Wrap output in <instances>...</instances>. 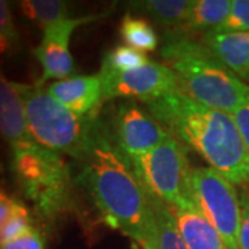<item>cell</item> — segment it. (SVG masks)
Returning a JSON list of instances; mask_svg holds the SVG:
<instances>
[{"label": "cell", "mask_w": 249, "mask_h": 249, "mask_svg": "<svg viewBox=\"0 0 249 249\" xmlns=\"http://www.w3.org/2000/svg\"><path fill=\"white\" fill-rule=\"evenodd\" d=\"M241 222L238 232V249H249V188L240 193Z\"/></svg>", "instance_id": "obj_24"}, {"label": "cell", "mask_w": 249, "mask_h": 249, "mask_svg": "<svg viewBox=\"0 0 249 249\" xmlns=\"http://www.w3.org/2000/svg\"><path fill=\"white\" fill-rule=\"evenodd\" d=\"M145 107L172 137L198 152L232 184H249V151L231 114L201 106L180 91Z\"/></svg>", "instance_id": "obj_1"}, {"label": "cell", "mask_w": 249, "mask_h": 249, "mask_svg": "<svg viewBox=\"0 0 249 249\" xmlns=\"http://www.w3.org/2000/svg\"><path fill=\"white\" fill-rule=\"evenodd\" d=\"M234 122L240 130L241 137L249 151V101L244 103L231 114Z\"/></svg>", "instance_id": "obj_26"}, {"label": "cell", "mask_w": 249, "mask_h": 249, "mask_svg": "<svg viewBox=\"0 0 249 249\" xmlns=\"http://www.w3.org/2000/svg\"><path fill=\"white\" fill-rule=\"evenodd\" d=\"M18 47L19 35L14 25L9 3L0 0V57L16 53Z\"/></svg>", "instance_id": "obj_21"}, {"label": "cell", "mask_w": 249, "mask_h": 249, "mask_svg": "<svg viewBox=\"0 0 249 249\" xmlns=\"http://www.w3.org/2000/svg\"><path fill=\"white\" fill-rule=\"evenodd\" d=\"M129 4L130 9L150 18L160 27L173 31L186 22L194 0H142Z\"/></svg>", "instance_id": "obj_17"}, {"label": "cell", "mask_w": 249, "mask_h": 249, "mask_svg": "<svg viewBox=\"0 0 249 249\" xmlns=\"http://www.w3.org/2000/svg\"><path fill=\"white\" fill-rule=\"evenodd\" d=\"M25 104L28 129L37 144L70 155L78 162L88 157L100 124V116H80L54 100L39 80L18 83Z\"/></svg>", "instance_id": "obj_4"}, {"label": "cell", "mask_w": 249, "mask_h": 249, "mask_svg": "<svg viewBox=\"0 0 249 249\" xmlns=\"http://www.w3.org/2000/svg\"><path fill=\"white\" fill-rule=\"evenodd\" d=\"M0 249H45V242L40 232L32 227L29 231L22 234L21 237L4 245H0Z\"/></svg>", "instance_id": "obj_25"}, {"label": "cell", "mask_w": 249, "mask_h": 249, "mask_svg": "<svg viewBox=\"0 0 249 249\" xmlns=\"http://www.w3.org/2000/svg\"><path fill=\"white\" fill-rule=\"evenodd\" d=\"M191 184L196 208L220 234L227 249H238L240 194L230 180L211 166L194 168Z\"/></svg>", "instance_id": "obj_7"}, {"label": "cell", "mask_w": 249, "mask_h": 249, "mask_svg": "<svg viewBox=\"0 0 249 249\" xmlns=\"http://www.w3.org/2000/svg\"><path fill=\"white\" fill-rule=\"evenodd\" d=\"M0 191H1V190H0Z\"/></svg>", "instance_id": "obj_28"}, {"label": "cell", "mask_w": 249, "mask_h": 249, "mask_svg": "<svg viewBox=\"0 0 249 249\" xmlns=\"http://www.w3.org/2000/svg\"><path fill=\"white\" fill-rule=\"evenodd\" d=\"M17 204V199H14L13 196H7L6 193L0 191V229L9 220Z\"/></svg>", "instance_id": "obj_27"}, {"label": "cell", "mask_w": 249, "mask_h": 249, "mask_svg": "<svg viewBox=\"0 0 249 249\" xmlns=\"http://www.w3.org/2000/svg\"><path fill=\"white\" fill-rule=\"evenodd\" d=\"M188 249H227L220 234L198 208H170Z\"/></svg>", "instance_id": "obj_14"}, {"label": "cell", "mask_w": 249, "mask_h": 249, "mask_svg": "<svg viewBox=\"0 0 249 249\" xmlns=\"http://www.w3.org/2000/svg\"><path fill=\"white\" fill-rule=\"evenodd\" d=\"M11 170L18 186L47 219L62 214L71 202V173L61 154L35 140L11 145Z\"/></svg>", "instance_id": "obj_5"}, {"label": "cell", "mask_w": 249, "mask_h": 249, "mask_svg": "<svg viewBox=\"0 0 249 249\" xmlns=\"http://www.w3.org/2000/svg\"><path fill=\"white\" fill-rule=\"evenodd\" d=\"M19 9L25 17L35 21L40 27L55 24L70 17V6L61 0H24L19 1Z\"/></svg>", "instance_id": "obj_19"}, {"label": "cell", "mask_w": 249, "mask_h": 249, "mask_svg": "<svg viewBox=\"0 0 249 249\" xmlns=\"http://www.w3.org/2000/svg\"><path fill=\"white\" fill-rule=\"evenodd\" d=\"M148 196L169 208H196L188 150L175 137H168L150 152L127 160Z\"/></svg>", "instance_id": "obj_6"}, {"label": "cell", "mask_w": 249, "mask_h": 249, "mask_svg": "<svg viewBox=\"0 0 249 249\" xmlns=\"http://www.w3.org/2000/svg\"><path fill=\"white\" fill-rule=\"evenodd\" d=\"M249 32V0H232L231 9L220 27L211 34Z\"/></svg>", "instance_id": "obj_23"}, {"label": "cell", "mask_w": 249, "mask_h": 249, "mask_svg": "<svg viewBox=\"0 0 249 249\" xmlns=\"http://www.w3.org/2000/svg\"><path fill=\"white\" fill-rule=\"evenodd\" d=\"M199 40L242 82H249V32L208 34Z\"/></svg>", "instance_id": "obj_13"}, {"label": "cell", "mask_w": 249, "mask_h": 249, "mask_svg": "<svg viewBox=\"0 0 249 249\" xmlns=\"http://www.w3.org/2000/svg\"><path fill=\"white\" fill-rule=\"evenodd\" d=\"M121 35L124 40L139 52H154L160 45L155 29L144 18L126 14L121 22Z\"/></svg>", "instance_id": "obj_18"}, {"label": "cell", "mask_w": 249, "mask_h": 249, "mask_svg": "<svg viewBox=\"0 0 249 249\" xmlns=\"http://www.w3.org/2000/svg\"><path fill=\"white\" fill-rule=\"evenodd\" d=\"M104 14H93L78 18H65L43 29L42 42L35 49V55L40 62L43 76L40 82L49 79L62 80L70 78L73 72V58L70 52L73 31L80 25L96 21Z\"/></svg>", "instance_id": "obj_10"}, {"label": "cell", "mask_w": 249, "mask_h": 249, "mask_svg": "<svg viewBox=\"0 0 249 249\" xmlns=\"http://www.w3.org/2000/svg\"><path fill=\"white\" fill-rule=\"evenodd\" d=\"M31 216L28 209L18 202L13 214L6 222V224L0 229V245H4L7 242H11L22 234H25L31 230Z\"/></svg>", "instance_id": "obj_22"}, {"label": "cell", "mask_w": 249, "mask_h": 249, "mask_svg": "<svg viewBox=\"0 0 249 249\" xmlns=\"http://www.w3.org/2000/svg\"><path fill=\"white\" fill-rule=\"evenodd\" d=\"M80 163L78 181L88 190L103 220L142 247L152 222L150 198L129 160L111 142L103 119Z\"/></svg>", "instance_id": "obj_2"}, {"label": "cell", "mask_w": 249, "mask_h": 249, "mask_svg": "<svg viewBox=\"0 0 249 249\" xmlns=\"http://www.w3.org/2000/svg\"><path fill=\"white\" fill-rule=\"evenodd\" d=\"M0 136L16 145L34 140L28 129L25 104L19 86L10 82L0 68Z\"/></svg>", "instance_id": "obj_12"}, {"label": "cell", "mask_w": 249, "mask_h": 249, "mask_svg": "<svg viewBox=\"0 0 249 249\" xmlns=\"http://www.w3.org/2000/svg\"><path fill=\"white\" fill-rule=\"evenodd\" d=\"M47 93L76 115H97L103 106V85L98 75H75L55 80Z\"/></svg>", "instance_id": "obj_11"}, {"label": "cell", "mask_w": 249, "mask_h": 249, "mask_svg": "<svg viewBox=\"0 0 249 249\" xmlns=\"http://www.w3.org/2000/svg\"><path fill=\"white\" fill-rule=\"evenodd\" d=\"M160 57L176 73L178 91L201 106L232 114L249 101V86L194 37L168 32Z\"/></svg>", "instance_id": "obj_3"}, {"label": "cell", "mask_w": 249, "mask_h": 249, "mask_svg": "<svg viewBox=\"0 0 249 249\" xmlns=\"http://www.w3.org/2000/svg\"><path fill=\"white\" fill-rule=\"evenodd\" d=\"M230 9L231 0H194L186 22L170 32L201 39L222 25L230 13Z\"/></svg>", "instance_id": "obj_15"}, {"label": "cell", "mask_w": 249, "mask_h": 249, "mask_svg": "<svg viewBox=\"0 0 249 249\" xmlns=\"http://www.w3.org/2000/svg\"><path fill=\"white\" fill-rule=\"evenodd\" d=\"M104 124L112 144L126 160L150 152L170 137L150 111H145L134 100L116 104Z\"/></svg>", "instance_id": "obj_8"}, {"label": "cell", "mask_w": 249, "mask_h": 249, "mask_svg": "<svg viewBox=\"0 0 249 249\" xmlns=\"http://www.w3.org/2000/svg\"><path fill=\"white\" fill-rule=\"evenodd\" d=\"M152 208V222L142 248L144 249H188L170 208L165 202L148 196Z\"/></svg>", "instance_id": "obj_16"}, {"label": "cell", "mask_w": 249, "mask_h": 249, "mask_svg": "<svg viewBox=\"0 0 249 249\" xmlns=\"http://www.w3.org/2000/svg\"><path fill=\"white\" fill-rule=\"evenodd\" d=\"M148 61L150 60L145 53L139 52L129 46H118L104 55L101 61V67H106L118 72H124L139 68Z\"/></svg>", "instance_id": "obj_20"}, {"label": "cell", "mask_w": 249, "mask_h": 249, "mask_svg": "<svg viewBox=\"0 0 249 249\" xmlns=\"http://www.w3.org/2000/svg\"><path fill=\"white\" fill-rule=\"evenodd\" d=\"M98 76L103 85V101L124 97L148 104L178 91V78L173 70L151 60L139 68L124 72L101 67Z\"/></svg>", "instance_id": "obj_9"}]
</instances>
